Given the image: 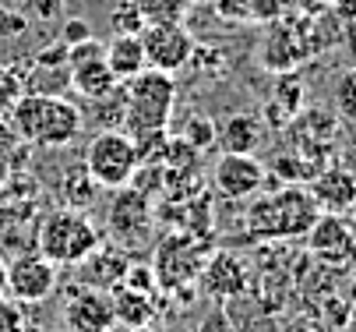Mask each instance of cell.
Segmentation results:
<instances>
[{
	"label": "cell",
	"mask_w": 356,
	"mask_h": 332,
	"mask_svg": "<svg viewBox=\"0 0 356 332\" xmlns=\"http://www.w3.org/2000/svg\"><path fill=\"white\" fill-rule=\"evenodd\" d=\"M4 120H11V131L35 149L74 145V138L81 134V124H85L81 110L71 100L49 96V92H22Z\"/></svg>",
	"instance_id": "obj_1"
},
{
	"label": "cell",
	"mask_w": 356,
	"mask_h": 332,
	"mask_svg": "<svg viewBox=\"0 0 356 332\" xmlns=\"http://www.w3.org/2000/svg\"><path fill=\"white\" fill-rule=\"evenodd\" d=\"M318 212L321 209L307 187L286 184L247 209V233L261 237V241H293V237H303L311 230Z\"/></svg>",
	"instance_id": "obj_2"
},
{
	"label": "cell",
	"mask_w": 356,
	"mask_h": 332,
	"mask_svg": "<svg viewBox=\"0 0 356 332\" xmlns=\"http://www.w3.org/2000/svg\"><path fill=\"white\" fill-rule=\"evenodd\" d=\"M177 103V81L163 71H138L124 81V134H145V131H166Z\"/></svg>",
	"instance_id": "obj_3"
},
{
	"label": "cell",
	"mask_w": 356,
	"mask_h": 332,
	"mask_svg": "<svg viewBox=\"0 0 356 332\" xmlns=\"http://www.w3.org/2000/svg\"><path fill=\"white\" fill-rule=\"evenodd\" d=\"M35 244H39V255L46 262H54L57 269L81 265L92 251L103 248V230L78 209H57L39 223Z\"/></svg>",
	"instance_id": "obj_4"
},
{
	"label": "cell",
	"mask_w": 356,
	"mask_h": 332,
	"mask_svg": "<svg viewBox=\"0 0 356 332\" xmlns=\"http://www.w3.org/2000/svg\"><path fill=\"white\" fill-rule=\"evenodd\" d=\"M85 173L99 184V191H117V187H127L134 170H138V152H134V141L131 134L106 127L99 131L88 149H85Z\"/></svg>",
	"instance_id": "obj_5"
},
{
	"label": "cell",
	"mask_w": 356,
	"mask_h": 332,
	"mask_svg": "<svg viewBox=\"0 0 356 332\" xmlns=\"http://www.w3.org/2000/svg\"><path fill=\"white\" fill-rule=\"evenodd\" d=\"M110 237L127 251L148 248L156 237V212L148 205V195H141L131 184L117 187V198L110 205Z\"/></svg>",
	"instance_id": "obj_6"
},
{
	"label": "cell",
	"mask_w": 356,
	"mask_h": 332,
	"mask_svg": "<svg viewBox=\"0 0 356 332\" xmlns=\"http://www.w3.org/2000/svg\"><path fill=\"white\" fill-rule=\"evenodd\" d=\"M138 42L145 54V68L152 71L177 74L194 61V35L187 32V25H145Z\"/></svg>",
	"instance_id": "obj_7"
},
{
	"label": "cell",
	"mask_w": 356,
	"mask_h": 332,
	"mask_svg": "<svg viewBox=\"0 0 356 332\" xmlns=\"http://www.w3.org/2000/svg\"><path fill=\"white\" fill-rule=\"evenodd\" d=\"M67 74H71V88L81 92L85 100H110L120 88V81L103 61V42L95 39L67 46Z\"/></svg>",
	"instance_id": "obj_8"
},
{
	"label": "cell",
	"mask_w": 356,
	"mask_h": 332,
	"mask_svg": "<svg viewBox=\"0 0 356 332\" xmlns=\"http://www.w3.org/2000/svg\"><path fill=\"white\" fill-rule=\"evenodd\" d=\"M54 287H57V265L46 262L39 251L18 255L15 262H8V279H4L8 297L22 304H39L54 294Z\"/></svg>",
	"instance_id": "obj_9"
},
{
	"label": "cell",
	"mask_w": 356,
	"mask_h": 332,
	"mask_svg": "<svg viewBox=\"0 0 356 332\" xmlns=\"http://www.w3.org/2000/svg\"><path fill=\"white\" fill-rule=\"evenodd\" d=\"M307 237V251L314 258H321L325 265H349L353 262V226L346 216L335 212H318V219L311 223V230L303 233Z\"/></svg>",
	"instance_id": "obj_10"
},
{
	"label": "cell",
	"mask_w": 356,
	"mask_h": 332,
	"mask_svg": "<svg viewBox=\"0 0 356 332\" xmlns=\"http://www.w3.org/2000/svg\"><path fill=\"white\" fill-rule=\"evenodd\" d=\"M212 184L216 191L229 202H243L250 195H258L265 187V166L254 156H240V152H222L216 159L212 170Z\"/></svg>",
	"instance_id": "obj_11"
},
{
	"label": "cell",
	"mask_w": 356,
	"mask_h": 332,
	"mask_svg": "<svg viewBox=\"0 0 356 332\" xmlns=\"http://www.w3.org/2000/svg\"><path fill=\"white\" fill-rule=\"evenodd\" d=\"M67 332H110L113 329V301L99 287H71L64 304Z\"/></svg>",
	"instance_id": "obj_12"
},
{
	"label": "cell",
	"mask_w": 356,
	"mask_h": 332,
	"mask_svg": "<svg viewBox=\"0 0 356 332\" xmlns=\"http://www.w3.org/2000/svg\"><path fill=\"white\" fill-rule=\"evenodd\" d=\"M201 251L194 241H187V237H170V241H163V248L156 251V265H152V272H156V287L163 283V287H177V283L184 279H194L201 272Z\"/></svg>",
	"instance_id": "obj_13"
},
{
	"label": "cell",
	"mask_w": 356,
	"mask_h": 332,
	"mask_svg": "<svg viewBox=\"0 0 356 332\" xmlns=\"http://www.w3.org/2000/svg\"><path fill=\"white\" fill-rule=\"evenodd\" d=\"M311 198L318 202L321 212H335V216H346L356 202V180H353V170L349 166H328L314 177V184L307 187Z\"/></svg>",
	"instance_id": "obj_14"
},
{
	"label": "cell",
	"mask_w": 356,
	"mask_h": 332,
	"mask_svg": "<svg viewBox=\"0 0 356 332\" xmlns=\"http://www.w3.org/2000/svg\"><path fill=\"white\" fill-rule=\"evenodd\" d=\"M197 276H201V287H205V294H212V297H219V301L236 297V294H243V287H247V272H243L240 258L229 255V251L212 255L205 265H201Z\"/></svg>",
	"instance_id": "obj_15"
},
{
	"label": "cell",
	"mask_w": 356,
	"mask_h": 332,
	"mask_svg": "<svg viewBox=\"0 0 356 332\" xmlns=\"http://www.w3.org/2000/svg\"><path fill=\"white\" fill-rule=\"evenodd\" d=\"M222 152H240V156H254L265 141V124L254 113H233L219 124L216 131Z\"/></svg>",
	"instance_id": "obj_16"
},
{
	"label": "cell",
	"mask_w": 356,
	"mask_h": 332,
	"mask_svg": "<svg viewBox=\"0 0 356 332\" xmlns=\"http://www.w3.org/2000/svg\"><path fill=\"white\" fill-rule=\"evenodd\" d=\"M103 61L113 71V78L124 85L127 78H134L138 71H145V54L138 35H117L110 46H103Z\"/></svg>",
	"instance_id": "obj_17"
},
{
	"label": "cell",
	"mask_w": 356,
	"mask_h": 332,
	"mask_svg": "<svg viewBox=\"0 0 356 332\" xmlns=\"http://www.w3.org/2000/svg\"><path fill=\"white\" fill-rule=\"evenodd\" d=\"M60 198H64V209H78V212H85V209H92L95 198H99V184L85 173V166L67 170L64 180H60Z\"/></svg>",
	"instance_id": "obj_18"
},
{
	"label": "cell",
	"mask_w": 356,
	"mask_h": 332,
	"mask_svg": "<svg viewBox=\"0 0 356 332\" xmlns=\"http://www.w3.org/2000/svg\"><path fill=\"white\" fill-rule=\"evenodd\" d=\"M117 294L110 297L113 301V318L124 322V325H145L152 318V301L148 294H138V290H127V287H113Z\"/></svg>",
	"instance_id": "obj_19"
},
{
	"label": "cell",
	"mask_w": 356,
	"mask_h": 332,
	"mask_svg": "<svg viewBox=\"0 0 356 332\" xmlns=\"http://www.w3.org/2000/svg\"><path fill=\"white\" fill-rule=\"evenodd\" d=\"M300 106H303V81L293 78V74H286L279 81V92H275L272 103H268V117H279L275 124H286V120L300 117Z\"/></svg>",
	"instance_id": "obj_20"
},
{
	"label": "cell",
	"mask_w": 356,
	"mask_h": 332,
	"mask_svg": "<svg viewBox=\"0 0 356 332\" xmlns=\"http://www.w3.org/2000/svg\"><path fill=\"white\" fill-rule=\"evenodd\" d=\"M145 25H184L191 0H134Z\"/></svg>",
	"instance_id": "obj_21"
},
{
	"label": "cell",
	"mask_w": 356,
	"mask_h": 332,
	"mask_svg": "<svg viewBox=\"0 0 356 332\" xmlns=\"http://www.w3.org/2000/svg\"><path fill=\"white\" fill-rule=\"evenodd\" d=\"M0 332H35V322L29 315V308L15 297H0Z\"/></svg>",
	"instance_id": "obj_22"
},
{
	"label": "cell",
	"mask_w": 356,
	"mask_h": 332,
	"mask_svg": "<svg viewBox=\"0 0 356 332\" xmlns=\"http://www.w3.org/2000/svg\"><path fill=\"white\" fill-rule=\"evenodd\" d=\"M180 141H184V145H191L194 152H205V149L216 145V124L194 113V117H187V124L180 127Z\"/></svg>",
	"instance_id": "obj_23"
},
{
	"label": "cell",
	"mask_w": 356,
	"mask_h": 332,
	"mask_svg": "<svg viewBox=\"0 0 356 332\" xmlns=\"http://www.w3.org/2000/svg\"><path fill=\"white\" fill-rule=\"evenodd\" d=\"M110 29H113V35H141L145 18L134 0H117V8L110 11Z\"/></svg>",
	"instance_id": "obj_24"
},
{
	"label": "cell",
	"mask_w": 356,
	"mask_h": 332,
	"mask_svg": "<svg viewBox=\"0 0 356 332\" xmlns=\"http://www.w3.org/2000/svg\"><path fill=\"white\" fill-rule=\"evenodd\" d=\"M22 71L11 68V64H0V120H4L15 106V100L22 96Z\"/></svg>",
	"instance_id": "obj_25"
},
{
	"label": "cell",
	"mask_w": 356,
	"mask_h": 332,
	"mask_svg": "<svg viewBox=\"0 0 356 332\" xmlns=\"http://www.w3.org/2000/svg\"><path fill=\"white\" fill-rule=\"evenodd\" d=\"M353 92H356V74L346 71L339 78V88H335V106H339L342 120H356V100H353Z\"/></svg>",
	"instance_id": "obj_26"
},
{
	"label": "cell",
	"mask_w": 356,
	"mask_h": 332,
	"mask_svg": "<svg viewBox=\"0 0 356 332\" xmlns=\"http://www.w3.org/2000/svg\"><path fill=\"white\" fill-rule=\"evenodd\" d=\"M85 39H92V25H88V22H81V18L64 22V29H60V42H64V46H78V42H85Z\"/></svg>",
	"instance_id": "obj_27"
},
{
	"label": "cell",
	"mask_w": 356,
	"mask_h": 332,
	"mask_svg": "<svg viewBox=\"0 0 356 332\" xmlns=\"http://www.w3.org/2000/svg\"><path fill=\"white\" fill-rule=\"evenodd\" d=\"M4 279H8V258L0 255V297H4Z\"/></svg>",
	"instance_id": "obj_28"
},
{
	"label": "cell",
	"mask_w": 356,
	"mask_h": 332,
	"mask_svg": "<svg viewBox=\"0 0 356 332\" xmlns=\"http://www.w3.org/2000/svg\"><path fill=\"white\" fill-rule=\"evenodd\" d=\"M236 4H250V0H236Z\"/></svg>",
	"instance_id": "obj_29"
}]
</instances>
